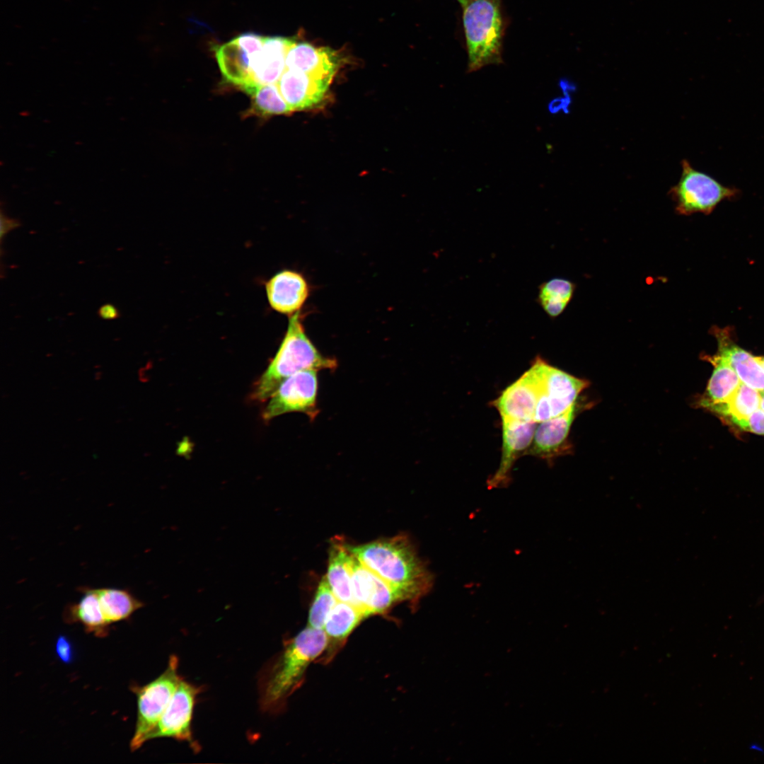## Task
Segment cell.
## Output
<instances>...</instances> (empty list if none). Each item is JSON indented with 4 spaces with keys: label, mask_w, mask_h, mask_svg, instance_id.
<instances>
[{
    "label": "cell",
    "mask_w": 764,
    "mask_h": 764,
    "mask_svg": "<svg viewBox=\"0 0 764 764\" xmlns=\"http://www.w3.org/2000/svg\"><path fill=\"white\" fill-rule=\"evenodd\" d=\"M21 225V224L18 219L8 217V216L4 214L1 212L0 230L1 241L2 242V239L7 233L14 230L15 228H18Z\"/></svg>",
    "instance_id": "31"
},
{
    "label": "cell",
    "mask_w": 764,
    "mask_h": 764,
    "mask_svg": "<svg viewBox=\"0 0 764 764\" xmlns=\"http://www.w3.org/2000/svg\"><path fill=\"white\" fill-rule=\"evenodd\" d=\"M364 618L365 615L359 607L337 601L323 628L328 642L320 661L330 662Z\"/></svg>",
    "instance_id": "20"
},
{
    "label": "cell",
    "mask_w": 764,
    "mask_h": 764,
    "mask_svg": "<svg viewBox=\"0 0 764 764\" xmlns=\"http://www.w3.org/2000/svg\"><path fill=\"white\" fill-rule=\"evenodd\" d=\"M323 630L307 626L289 639L283 649L262 668L258 679L261 709L282 711L289 697L302 684L309 665L320 658L327 647Z\"/></svg>",
    "instance_id": "2"
},
{
    "label": "cell",
    "mask_w": 764,
    "mask_h": 764,
    "mask_svg": "<svg viewBox=\"0 0 764 764\" xmlns=\"http://www.w3.org/2000/svg\"><path fill=\"white\" fill-rule=\"evenodd\" d=\"M98 315L100 318L108 320L118 318L120 316L117 307L111 303L102 305L98 311Z\"/></svg>",
    "instance_id": "32"
},
{
    "label": "cell",
    "mask_w": 764,
    "mask_h": 764,
    "mask_svg": "<svg viewBox=\"0 0 764 764\" xmlns=\"http://www.w3.org/2000/svg\"><path fill=\"white\" fill-rule=\"evenodd\" d=\"M295 40L282 36L265 37L262 49L255 57L250 71L248 93L257 86L277 83L286 69L285 59Z\"/></svg>",
    "instance_id": "19"
},
{
    "label": "cell",
    "mask_w": 764,
    "mask_h": 764,
    "mask_svg": "<svg viewBox=\"0 0 764 764\" xmlns=\"http://www.w3.org/2000/svg\"><path fill=\"white\" fill-rule=\"evenodd\" d=\"M332 80L286 69L277 84L294 111L311 108L322 102Z\"/></svg>",
    "instance_id": "16"
},
{
    "label": "cell",
    "mask_w": 764,
    "mask_h": 764,
    "mask_svg": "<svg viewBox=\"0 0 764 764\" xmlns=\"http://www.w3.org/2000/svg\"><path fill=\"white\" fill-rule=\"evenodd\" d=\"M681 166L679 181L668 192L678 214H709L721 202L734 199L740 194L739 189L725 186L695 169L685 159L681 161Z\"/></svg>",
    "instance_id": "5"
},
{
    "label": "cell",
    "mask_w": 764,
    "mask_h": 764,
    "mask_svg": "<svg viewBox=\"0 0 764 764\" xmlns=\"http://www.w3.org/2000/svg\"><path fill=\"white\" fill-rule=\"evenodd\" d=\"M456 1L461 4V6H463L465 4V2L466 1V0H456Z\"/></svg>",
    "instance_id": "35"
},
{
    "label": "cell",
    "mask_w": 764,
    "mask_h": 764,
    "mask_svg": "<svg viewBox=\"0 0 764 764\" xmlns=\"http://www.w3.org/2000/svg\"><path fill=\"white\" fill-rule=\"evenodd\" d=\"M347 562L356 606L364 612L366 618L385 614L392 607L402 602L395 591L361 562L350 551L349 546Z\"/></svg>",
    "instance_id": "9"
},
{
    "label": "cell",
    "mask_w": 764,
    "mask_h": 764,
    "mask_svg": "<svg viewBox=\"0 0 764 764\" xmlns=\"http://www.w3.org/2000/svg\"><path fill=\"white\" fill-rule=\"evenodd\" d=\"M713 333L718 343L717 354L734 369L742 383L764 390V368L756 357L734 342L729 328H713Z\"/></svg>",
    "instance_id": "18"
},
{
    "label": "cell",
    "mask_w": 764,
    "mask_h": 764,
    "mask_svg": "<svg viewBox=\"0 0 764 764\" xmlns=\"http://www.w3.org/2000/svg\"><path fill=\"white\" fill-rule=\"evenodd\" d=\"M501 419L502 456L497 470L487 480V487L491 489L509 485L513 466L530 447L538 424L505 418Z\"/></svg>",
    "instance_id": "14"
},
{
    "label": "cell",
    "mask_w": 764,
    "mask_h": 764,
    "mask_svg": "<svg viewBox=\"0 0 764 764\" xmlns=\"http://www.w3.org/2000/svg\"><path fill=\"white\" fill-rule=\"evenodd\" d=\"M200 687L181 678L161 719L149 736L152 739L168 737L187 742L192 748H198L193 739L192 720L197 696Z\"/></svg>",
    "instance_id": "10"
},
{
    "label": "cell",
    "mask_w": 764,
    "mask_h": 764,
    "mask_svg": "<svg viewBox=\"0 0 764 764\" xmlns=\"http://www.w3.org/2000/svg\"><path fill=\"white\" fill-rule=\"evenodd\" d=\"M539 395V372L534 361L517 380L508 386L492 402L501 418L534 422Z\"/></svg>",
    "instance_id": "12"
},
{
    "label": "cell",
    "mask_w": 764,
    "mask_h": 764,
    "mask_svg": "<svg viewBox=\"0 0 764 764\" xmlns=\"http://www.w3.org/2000/svg\"><path fill=\"white\" fill-rule=\"evenodd\" d=\"M264 36L243 33L219 46L215 56L224 79L245 91L250 85L253 62L262 47Z\"/></svg>",
    "instance_id": "11"
},
{
    "label": "cell",
    "mask_w": 764,
    "mask_h": 764,
    "mask_svg": "<svg viewBox=\"0 0 764 764\" xmlns=\"http://www.w3.org/2000/svg\"><path fill=\"white\" fill-rule=\"evenodd\" d=\"M248 93L252 98L253 108L261 115H282L293 111L282 96L277 83L255 86Z\"/></svg>",
    "instance_id": "27"
},
{
    "label": "cell",
    "mask_w": 764,
    "mask_h": 764,
    "mask_svg": "<svg viewBox=\"0 0 764 764\" xmlns=\"http://www.w3.org/2000/svg\"><path fill=\"white\" fill-rule=\"evenodd\" d=\"M318 371L306 369L284 379L267 400L262 418L267 421L290 412H301L311 420L318 414Z\"/></svg>",
    "instance_id": "8"
},
{
    "label": "cell",
    "mask_w": 764,
    "mask_h": 764,
    "mask_svg": "<svg viewBox=\"0 0 764 764\" xmlns=\"http://www.w3.org/2000/svg\"><path fill=\"white\" fill-rule=\"evenodd\" d=\"M178 659L171 655L165 671L144 686H134L137 697V718L130 742L132 751L139 748L161 719L182 678L178 674Z\"/></svg>",
    "instance_id": "6"
},
{
    "label": "cell",
    "mask_w": 764,
    "mask_h": 764,
    "mask_svg": "<svg viewBox=\"0 0 764 764\" xmlns=\"http://www.w3.org/2000/svg\"><path fill=\"white\" fill-rule=\"evenodd\" d=\"M706 358L714 368L699 404L713 412L731 398L741 381L734 369L717 354Z\"/></svg>",
    "instance_id": "21"
},
{
    "label": "cell",
    "mask_w": 764,
    "mask_h": 764,
    "mask_svg": "<svg viewBox=\"0 0 764 764\" xmlns=\"http://www.w3.org/2000/svg\"><path fill=\"white\" fill-rule=\"evenodd\" d=\"M760 408L764 412V390L760 391Z\"/></svg>",
    "instance_id": "33"
},
{
    "label": "cell",
    "mask_w": 764,
    "mask_h": 764,
    "mask_svg": "<svg viewBox=\"0 0 764 764\" xmlns=\"http://www.w3.org/2000/svg\"><path fill=\"white\" fill-rule=\"evenodd\" d=\"M56 652L58 657L64 663H69L73 659L72 647L69 641L63 635L56 642Z\"/></svg>",
    "instance_id": "30"
},
{
    "label": "cell",
    "mask_w": 764,
    "mask_h": 764,
    "mask_svg": "<svg viewBox=\"0 0 764 764\" xmlns=\"http://www.w3.org/2000/svg\"><path fill=\"white\" fill-rule=\"evenodd\" d=\"M461 6L468 53L467 72L502 64L506 22L502 0H466Z\"/></svg>",
    "instance_id": "4"
},
{
    "label": "cell",
    "mask_w": 764,
    "mask_h": 764,
    "mask_svg": "<svg viewBox=\"0 0 764 764\" xmlns=\"http://www.w3.org/2000/svg\"><path fill=\"white\" fill-rule=\"evenodd\" d=\"M82 593L79 602L68 606L64 618L68 622L81 623L88 632L103 637L108 633L109 624L104 617L96 589L83 588Z\"/></svg>",
    "instance_id": "23"
},
{
    "label": "cell",
    "mask_w": 764,
    "mask_h": 764,
    "mask_svg": "<svg viewBox=\"0 0 764 764\" xmlns=\"http://www.w3.org/2000/svg\"><path fill=\"white\" fill-rule=\"evenodd\" d=\"M578 410L577 402L562 414L537 424L533 441L525 455L551 463L554 458L571 452L568 437Z\"/></svg>",
    "instance_id": "13"
},
{
    "label": "cell",
    "mask_w": 764,
    "mask_h": 764,
    "mask_svg": "<svg viewBox=\"0 0 764 764\" xmlns=\"http://www.w3.org/2000/svg\"><path fill=\"white\" fill-rule=\"evenodd\" d=\"M349 548L412 607L429 593L434 577L410 538L399 534Z\"/></svg>",
    "instance_id": "1"
},
{
    "label": "cell",
    "mask_w": 764,
    "mask_h": 764,
    "mask_svg": "<svg viewBox=\"0 0 764 764\" xmlns=\"http://www.w3.org/2000/svg\"><path fill=\"white\" fill-rule=\"evenodd\" d=\"M301 311L289 316L284 338L274 357L256 383L252 398L267 400L279 385L306 369H334L335 359L323 355L306 333Z\"/></svg>",
    "instance_id": "3"
},
{
    "label": "cell",
    "mask_w": 764,
    "mask_h": 764,
    "mask_svg": "<svg viewBox=\"0 0 764 764\" xmlns=\"http://www.w3.org/2000/svg\"><path fill=\"white\" fill-rule=\"evenodd\" d=\"M740 429L754 434L764 435V412L758 408L743 423Z\"/></svg>",
    "instance_id": "29"
},
{
    "label": "cell",
    "mask_w": 764,
    "mask_h": 764,
    "mask_svg": "<svg viewBox=\"0 0 764 764\" xmlns=\"http://www.w3.org/2000/svg\"><path fill=\"white\" fill-rule=\"evenodd\" d=\"M337 601L326 577H323L309 610L308 626L323 630L328 616Z\"/></svg>",
    "instance_id": "28"
},
{
    "label": "cell",
    "mask_w": 764,
    "mask_h": 764,
    "mask_svg": "<svg viewBox=\"0 0 764 764\" xmlns=\"http://www.w3.org/2000/svg\"><path fill=\"white\" fill-rule=\"evenodd\" d=\"M265 290L270 307L289 316L301 311L310 295V286L304 276L291 270L274 274L267 281Z\"/></svg>",
    "instance_id": "15"
},
{
    "label": "cell",
    "mask_w": 764,
    "mask_h": 764,
    "mask_svg": "<svg viewBox=\"0 0 764 764\" xmlns=\"http://www.w3.org/2000/svg\"><path fill=\"white\" fill-rule=\"evenodd\" d=\"M760 391L741 382L731 398L712 412L740 428L748 417L760 408Z\"/></svg>",
    "instance_id": "24"
},
{
    "label": "cell",
    "mask_w": 764,
    "mask_h": 764,
    "mask_svg": "<svg viewBox=\"0 0 764 764\" xmlns=\"http://www.w3.org/2000/svg\"><path fill=\"white\" fill-rule=\"evenodd\" d=\"M100 606L107 623L110 625L126 620L143 606L128 590L115 588L96 589Z\"/></svg>",
    "instance_id": "25"
},
{
    "label": "cell",
    "mask_w": 764,
    "mask_h": 764,
    "mask_svg": "<svg viewBox=\"0 0 764 764\" xmlns=\"http://www.w3.org/2000/svg\"><path fill=\"white\" fill-rule=\"evenodd\" d=\"M347 545L341 538L333 539L329 550L328 568L326 578L338 601L356 606L352 590L351 574L347 562Z\"/></svg>",
    "instance_id": "22"
},
{
    "label": "cell",
    "mask_w": 764,
    "mask_h": 764,
    "mask_svg": "<svg viewBox=\"0 0 764 764\" xmlns=\"http://www.w3.org/2000/svg\"><path fill=\"white\" fill-rule=\"evenodd\" d=\"M756 357V359L758 360V361L764 368V357Z\"/></svg>",
    "instance_id": "34"
},
{
    "label": "cell",
    "mask_w": 764,
    "mask_h": 764,
    "mask_svg": "<svg viewBox=\"0 0 764 764\" xmlns=\"http://www.w3.org/2000/svg\"><path fill=\"white\" fill-rule=\"evenodd\" d=\"M340 63V57L335 50L296 40L288 49L285 59L286 69L332 79Z\"/></svg>",
    "instance_id": "17"
},
{
    "label": "cell",
    "mask_w": 764,
    "mask_h": 764,
    "mask_svg": "<svg viewBox=\"0 0 764 764\" xmlns=\"http://www.w3.org/2000/svg\"><path fill=\"white\" fill-rule=\"evenodd\" d=\"M575 284L563 278H552L538 286L537 303L550 318L559 316L572 300Z\"/></svg>",
    "instance_id": "26"
},
{
    "label": "cell",
    "mask_w": 764,
    "mask_h": 764,
    "mask_svg": "<svg viewBox=\"0 0 764 764\" xmlns=\"http://www.w3.org/2000/svg\"><path fill=\"white\" fill-rule=\"evenodd\" d=\"M539 372V395L534 422L555 417L576 403L588 381L549 364L540 357L534 359Z\"/></svg>",
    "instance_id": "7"
}]
</instances>
